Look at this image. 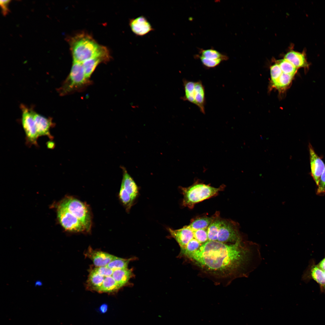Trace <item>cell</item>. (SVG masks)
<instances>
[{
  "mask_svg": "<svg viewBox=\"0 0 325 325\" xmlns=\"http://www.w3.org/2000/svg\"><path fill=\"white\" fill-rule=\"evenodd\" d=\"M184 256L204 273L231 280L248 277L262 261L259 245L246 240L232 243L208 241Z\"/></svg>",
  "mask_w": 325,
  "mask_h": 325,
  "instance_id": "6da1fadb",
  "label": "cell"
},
{
  "mask_svg": "<svg viewBox=\"0 0 325 325\" xmlns=\"http://www.w3.org/2000/svg\"><path fill=\"white\" fill-rule=\"evenodd\" d=\"M69 43L74 62L82 63L93 57L110 55L106 47L99 45L91 36L85 32L71 37Z\"/></svg>",
  "mask_w": 325,
  "mask_h": 325,
  "instance_id": "7a4b0ae2",
  "label": "cell"
},
{
  "mask_svg": "<svg viewBox=\"0 0 325 325\" xmlns=\"http://www.w3.org/2000/svg\"><path fill=\"white\" fill-rule=\"evenodd\" d=\"M91 83L85 75L82 63L73 61L69 74L58 91L61 96L66 95L82 91Z\"/></svg>",
  "mask_w": 325,
  "mask_h": 325,
  "instance_id": "3957f363",
  "label": "cell"
},
{
  "mask_svg": "<svg viewBox=\"0 0 325 325\" xmlns=\"http://www.w3.org/2000/svg\"><path fill=\"white\" fill-rule=\"evenodd\" d=\"M224 188V185L216 188L199 183L187 187H181L183 196L182 205L192 208L196 203L216 195Z\"/></svg>",
  "mask_w": 325,
  "mask_h": 325,
  "instance_id": "277c9868",
  "label": "cell"
},
{
  "mask_svg": "<svg viewBox=\"0 0 325 325\" xmlns=\"http://www.w3.org/2000/svg\"><path fill=\"white\" fill-rule=\"evenodd\" d=\"M59 205L77 218L90 231L91 226V216L89 207L86 203L72 197H67Z\"/></svg>",
  "mask_w": 325,
  "mask_h": 325,
  "instance_id": "5b68a950",
  "label": "cell"
},
{
  "mask_svg": "<svg viewBox=\"0 0 325 325\" xmlns=\"http://www.w3.org/2000/svg\"><path fill=\"white\" fill-rule=\"evenodd\" d=\"M21 123L26 138V144L38 146L37 140L39 138L32 113V109L21 104Z\"/></svg>",
  "mask_w": 325,
  "mask_h": 325,
  "instance_id": "8992f818",
  "label": "cell"
},
{
  "mask_svg": "<svg viewBox=\"0 0 325 325\" xmlns=\"http://www.w3.org/2000/svg\"><path fill=\"white\" fill-rule=\"evenodd\" d=\"M57 212L59 221L66 230L77 232L89 231L81 221L59 205L57 207Z\"/></svg>",
  "mask_w": 325,
  "mask_h": 325,
  "instance_id": "52a82bcc",
  "label": "cell"
},
{
  "mask_svg": "<svg viewBox=\"0 0 325 325\" xmlns=\"http://www.w3.org/2000/svg\"><path fill=\"white\" fill-rule=\"evenodd\" d=\"M245 240V236H242L235 224L222 219L218 233V242L232 243Z\"/></svg>",
  "mask_w": 325,
  "mask_h": 325,
  "instance_id": "ba28073f",
  "label": "cell"
},
{
  "mask_svg": "<svg viewBox=\"0 0 325 325\" xmlns=\"http://www.w3.org/2000/svg\"><path fill=\"white\" fill-rule=\"evenodd\" d=\"M32 112L39 137L46 136L50 140L52 141L53 137L51 134L50 130L55 125V124L53 122L52 119L42 115L32 109Z\"/></svg>",
  "mask_w": 325,
  "mask_h": 325,
  "instance_id": "9c48e42d",
  "label": "cell"
},
{
  "mask_svg": "<svg viewBox=\"0 0 325 325\" xmlns=\"http://www.w3.org/2000/svg\"><path fill=\"white\" fill-rule=\"evenodd\" d=\"M310 155L311 175L317 186L325 164L319 156L316 153L311 144H308Z\"/></svg>",
  "mask_w": 325,
  "mask_h": 325,
  "instance_id": "30bf717a",
  "label": "cell"
},
{
  "mask_svg": "<svg viewBox=\"0 0 325 325\" xmlns=\"http://www.w3.org/2000/svg\"><path fill=\"white\" fill-rule=\"evenodd\" d=\"M167 229L171 237L174 238L179 244L181 251L185 249L193 238V231L189 225L178 229L174 230L170 228Z\"/></svg>",
  "mask_w": 325,
  "mask_h": 325,
  "instance_id": "8fae6325",
  "label": "cell"
},
{
  "mask_svg": "<svg viewBox=\"0 0 325 325\" xmlns=\"http://www.w3.org/2000/svg\"><path fill=\"white\" fill-rule=\"evenodd\" d=\"M129 24L132 32L138 36H144L154 30L149 21L143 16L130 19Z\"/></svg>",
  "mask_w": 325,
  "mask_h": 325,
  "instance_id": "7c38bea8",
  "label": "cell"
},
{
  "mask_svg": "<svg viewBox=\"0 0 325 325\" xmlns=\"http://www.w3.org/2000/svg\"><path fill=\"white\" fill-rule=\"evenodd\" d=\"M85 255L92 261L96 267L107 266L115 256L104 252L93 250L90 246Z\"/></svg>",
  "mask_w": 325,
  "mask_h": 325,
  "instance_id": "4fadbf2b",
  "label": "cell"
},
{
  "mask_svg": "<svg viewBox=\"0 0 325 325\" xmlns=\"http://www.w3.org/2000/svg\"><path fill=\"white\" fill-rule=\"evenodd\" d=\"M190 97L192 104L197 106L202 113H205L206 98L204 87L201 81L195 82Z\"/></svg>",
  "mask_w": 325,
  "mask_h": 325,
  "instance_id": "5bb4252c",
  "label": "cell"
},
{
  "mask_svg": "<svg viewBox=\"0 0 325 325\" xmlns=\"http://www.w3.org/2000/svg\"><path fill=\"white\" fill-rule=\"evenodd\" d=\"M123 178L121 187L135 201L138 194V187L125 168H122Z\"/></svg>",
  "mask_w": 325,
  "mask_h": 325,
  "instance_id": "9a60e30c",
  "label": "cell"
},
{
  "mask_svg": "<svg viewBox=\"0 0 325 325\" xmlns=\"http://www.w3.org/2000/svg\"><path fill=\"white\" fill-rule=\"evenodd\" d=\"M110 55H101L87 60L82 63L86 77L90 78L97 66L102 63H106L110 60Z\"/></svg>",
  "mask_w": 325,
  "mask_h": 325,
  "instance_id": "2e32d148",
  "label": "cell"
},
{
  "mask_svg": "<svg viewBox=\"0 0 325 325\" xmlns=\"http://www.w3.org/2000/svg\"><path fill=\"white\" fill-rule=\"evenodd\" d=\"M284 58L289 61L297 69L306 67L308 65L305 55L303 53L291 50L285 55Z\"/></svg>",
  "mask_w": 325,
  "mask_h": 325,
  "instance_id": "e0dca14e",
  "label": "cell"
},
{
  "mask_svg": "<svg viewBox=\"0 0 325 325\" xmlns=\"http://www.w3.org/2000/svg\"><path fill=\"white\" fill-rule=\"evenodd\" d=\"M133 275L132 269L127 268L114 270L112 276L122 287L128 283Z\"/></svg>",
  "mask_w": 325,
  "mask_h": 325,
  "instance_id": "ac0fdd59",
  "label": "cell"
},
{
  "mask_svg": "<svg viewBox=\"0 0 325 325\" xmlns=\"http://www.w3.org/2000/svg\"><path fill=\"white\" fill-rule=\"evenodd\" d=\"M105 277L92 269L90 272L86 282L87 289L89 290L98 292Z\"/></svg>",
  "mask_w": 325,
  "mask_h": 325,
  "instance_id": "d6986e66",
  "label": "cell"
},
{
  "mask_svg": "<svg viewBox=\"0 0 325 325\" xmlns=\"http://www.w3.org/2000/svg\"><path fill=\"white\" fill-rule=\"evenodd\" d=\"M121 287L112 276H108L105 277L97 292L100 293H112L117 291Z\"/></svg>",
  "mask_w": 325,
  "mask_h": 325,
  "instance_id": "ffe728a7",
  "label": "cell"
},
{
  "mask_svg": "<svg viewBox=\"0 0 325 325\" xmlns=\"http://www.w3.org/2000/svg\"><path fill=\"white\" fill-rule=\"evenodd\" d=\"M217 215L216 214L211 217H205L197 218L192 221L189 225L193 231L207 229Z\"/></svg>",
  "mask_w": 325,
  "mask_h": 325,
  "instance_id": "44dd1931",
  "label": "cell"
},
{
  "mask_svg": "<svg viewBox=\"0 0 325 325\" xmlns=\"http://www.w3.org/2000/svg\"><path fill=\"white\" fill-rule=\"evenodd\" d=\"M221 220L217 215L207 228L209 241H218V233Z\"/></svg>",
  "mask_w": 325,
  "mask_h": 325,
  "instance_id": "7402d4cb",
  "label": "cell"
},
{
  "mask_svg": "<svg viewBox=\"0 0 325 325\" xmlns=\"http://www.w3.org/2000/svg\"><path fill=\"white\" fill-rule=\"evenodd\" d=\"M200 51V54L198 56L208 59L214 60H221L224 61L228 59V57L226 55L222 54L214 49H201Z\"/></svg>",
  "mask_w": 325,
  "mask_h": 325,
  "instance_id": "603a6c76",
  "label": "cell"
},
{
  "mask_svg": "<svg viewBox=\"0 0 325 325\" xmlns=\"http://www.w3.org/2000/svg\"><path fill=\"white\" fill-rule=\"evenodd\" d=\"M294 76L283 72L278 79L271 83L272 86L279 91L284 90L290 84Z\"/></svg>",
  "mask_w": 325,
  "mask_h": 325,
  "instance_id": "cb8c5ba5",
  "label": "cell"
},
{
  "mask_svg": "<svg viewBox=\"0 0 325 325\" xmlns=\"http://www.w3.org/2000/svg\"><path fill=\"white\" fill-rule=\"evenodd\" d=\"M132 259V258L125 259L115 256L107 266L113 271L127 268L129 262Z\"/></svg>",
  "mask_w": 325,
  "mask_h": 325,
  "instance_id": "d4e9b609",
  "label": "cell"
},
{
  "mask_svg": "<svg viewBox=\"0 0 325 325\" xmlns=\"http://www.w3.org/2000/svg\"><path fill=\"white\" fill-rule=\"evenodd\" d=\"M276 63L279 65L284 73L294 76L297 72L298 69L284 58L277 60Z\"/></svg>",
  "mask_w": 325,
  "mask_h": 325,
  "instance_id": "484cf974",
  "label": "cell"
},
{
  "mask_svg": "<svg viewBox=\"0 0 325 325\" xmlns=\"http://www.w3.org/2000/svg\"><path fill=\"white\" fill-rule=\"evenodd\" d=\"M311 275L313 278L317 283L322 286H325V274L324 272L318 267L315 266L311 270Z\"/></svg>",
  "mask_w": 325,
  "mask_h": 325,
  "instance_id": "4316f807",
  "label": "cell"
},
{
  "mask_svg": "<svg viewBox=\"0 0 325 325\" xmlns=\"http://www.w3.org/2000/svg\"><path fill=\"white\" fill-rule=\"evenodd\" d=\"M270 72L271 83L277 80L283 73L279 66L276 63L270 67Z\"/></svg>",
  "mask_w": 325,
  "mask_h": 325,
  "instance_id": "83f0119b",
  "label": "cell"
},
{
  "mask_svg": "<svg viewBox=\"0 0 325 325\" xmlns=\"http://www.w3.org/2000/svg\"><path fill=\"white\" fill-rule=\"evenodd\" d=\"M203 65L207 68H214L218 65L223 61L221 60H211L197 55Z\"/></svg>",
  "mask_w": 325,
  "mask_h": 325,
  "instance_id": "f1b7e54d",
  "label": "cell"
},
{
  "mask_svg": "<svg viewBox=\"0 0 325 325\" xmlns=\"http://www.w3.org/2000/svg\"><path fill=\"white\" fill-rule=\"evenodd\" d=\"M316 193L320 196L325 195V167L321 176Z\"/></svg>",
  "mask_w": 325,
  "mask_h": 325,
  "instance_id": "f546056e",
  "label": "cell"
},
{
  "mask_svg": "<svg viewBox=\"0 0 325 325\" xmlns=\"http://www.w3.org/2000/svg\"><path fill=\"white\" fill-rule=\"evenodd\" d=\"M96 272L104 277L112 276L113 270L107 266L96 267L93 269Z\"/></svg>",
  "mask_w": 325,
  "mask_h": 325,
  "instance_id": "4dcf8cb0",
  "label": "cell"
},
{
  "mask_svg": "<svg viewBox=\"0 0 325 325\" xmlns=\"http://www.w3.org/2000/svg\"><path fill=\"white\" fill-rule=\"evenodd\" d=\"M10 0H1L0 5L2 8L3 14L5 15L9 11L8 5L10 2Z\"/></svg>",
  "mask_w": 325,
  "mask_h": 325,
  "instance_id": "1f68e13d",
  "label": "cell"
},
{
  "mask_svg": "<svg viewBox=\"0 0 325 325\" xmlns=\"http://www.w3.org/2000/svg\"><path fill=\"white\" fill-rule=\"evenodd\" d=\"M108 306L106 304L102 305L99 308V311L101 313H105L107 310Z\"/></svg>",
  "mask_w": 325,
  "mask_h": 325,
  "instance_id": "d6a6232c",
  "label": "cell"
},
{
  "mask_svg": "<svg viewBox=\"0 0 325 325\" xmlns=\"http://www.w3.org/2000/svg\"><path fill=\"white\" fill-rule=\"evenodd\" d=\"M46 145L47 147L49 149H53L55 147V144L52 140H50L47 142L46 143Z\"/></svg>",
  "mask_w": 325,
  "mask_h": 325,
  "instance_id": "836d02e7",
  "label": "cell"
},
{
  "mask_svg": "<svg viewBox=\"0 0 325 325\" xmlns=\"http://www.w3.org/2000/svg\"><path fill=\"white\" fill-rule=\"evenodd\" d=\"M318 267L323 271H325V258L320 262Z\"/></svg>",
  "mask_w": 325,
  "mask_h": 325,
  "instance_id": "e575fe53",
  "label": "cell"
},
{
  "mask_svg": "<svg viewBox=\"0 0 325 325\" xmlns=\"http://www.w3.org/2000/svg\"><path fill=\"white\" fill-rule=\"evenodd\" d=\"M324 274H325V271H324Z\"/></svg>",
  "mask_w": 325,
  "mask_h": 325,
  "instance_id": "d590c367",
  "label": "cell"
}]
</instances>
